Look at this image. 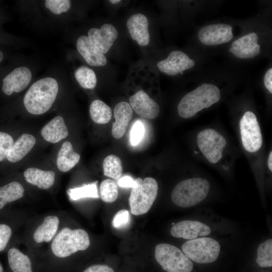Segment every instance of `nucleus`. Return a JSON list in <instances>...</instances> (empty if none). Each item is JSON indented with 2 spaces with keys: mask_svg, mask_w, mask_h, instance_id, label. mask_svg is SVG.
<instances>
[{
  "mask_svg": "<svg viewBox=\"0 0 272 272\" xmlns=\"http://www.w3.org/2000/svg\"><path fill=\"white\" fill-rule=\"evenodd\" d=\"M58 91L57 81L51 77L38 80L34 83L26 93L24 105L28 112L40 115L51 107Z\"/></svg>",
  "mask_w": 272,
  "mask_h": 272,
  "instance_id": "obj_1",
  "label": "nucleus"
},
{
  "mask_svg": "<svg viewBox=\"0 0 272 272\" xmlns=\"http://www.w3.org/2000/svg\"><path fill=\"white\" fill-rule=\"evenodd\" d=\"M221 97V91L217 86L203 83L182 97L177 105L178 113L182 118H191L219 102Z\"/></svg>",
  "mask_w": 272,
  "mask_h": 272,
  "instance_id": "obj_2",
  "label": "nucleus"
},
{
  "mask_svg": "<svg viewBox=\"0 0 272 272\" xmlns=\"http://www.w3.org/2000/svg\"><path fill=\"white\" fill-rule=\"evenodd\" d=\"M210 190L209 181L200 177H192L179 182L173 188L171 199L181 208L194 206L208 195Z\"/></svg>",
  "mask_w": 272,
  "mask_h": 272,
  "instance_id": "obj_3",
  "label": "nucleus"
},
{
  "mask_svg": "<svg viewBox=\"0 0 272 272\" xmlns=\"http://www.w3.org/2000/svg\"><path fill=\"white\" fill-rule=\"evenodd\" d=\"M90 244L89 236L86 231L64 227L54 237L51 249L55 256L65 258L78 251L86 250Z\"/></svg>",
  "mask_w": 272,
  "mask_h": 272,
  "instance_id": "obj_4",
  "label": "nucleus"
},
{
  "mask_svg": "<svg viewBox=\"0 0 272 272\" xmlns=\"http://www.w3.org/2000/svg\"><path fill=\"white\" fill-rule=\"evenodd\" d=\"M135 180V186L131 188L128 201L131 213L138 216L147 213L152 207L157 196L158 185L152 177Z\"/></svg>",
  "mask_w": 272,
  "mask_h": 272,
  "instance_id": "obj_5",
  "label": "nucleus"
},
{
  "mask_svg": "<svg viewBox=\"0 0 272 272\" xmlns=\"http://www.w3.org/2000/svg\"><path fill=\"white\" fill-rule=\"evenodd\" d=\"M155 257L158 264L167 272H191L192 261L174 245L160 243L156 245Z\"/></svg>",
  "mask_w": 272,
  "mask_h": 272,
  "instance_id": "obj_6",
  "label": "nucleus"
},
{
  "mask_svg": "<svg viewBox=\"0 0 272 272\" xmlns=\"http://www.w3.org/2000/svg\"><path fill=\"white\" fill-rule=\"evenodd\" d=\"M198 150L211 164L219 163L223 157L227 145L225 138L213 128H206L198 132L196 139Z\"/></svg>",
  "mask_w": 272,
  "mask_h": 272,
  "instance_id": "obj_7",
  "label": "nucleus"
},
{
  "mask_svg": "<svg viewBox=\"0 0 272 272\" xmlns=\"http://www.w3.org/2000/svg\"><path fill=\"white\" fill-rule=\"evenodd\" d=\"M183 252L191 260L201 264L216 261L219 257L221 245L216 240L210 237H199L184 242Z\"/></svg>",
  "mask_w": 272,
  "mask_h": 272,
  "instance_id": "obj_8",
  "label": "nucleus"
},
{
  "mask_svg": "<svg viewBox=\"0 0 272 272\" xmlns=\"http://www.w3.org/2000/svg\"><path fill=\"white\" fill-rule=\"evenodd\" d=\"M239 129L242 146L248 153L258 152L263 144V138L259 123L255 114L246 111L239 122Z\"/></svg>",
  "mask_w": 272,
  "mask_h": 272,
  "instance_id": "obj_9",
  "label": "nucleus"
},
{
  "mask_svg": "<svg viewBox=\"0 0 272 272\" xmlns=\"http://www.w3.org/2000/svg\"><path fill=\"white\" fill-rule=\"evenodd\" d=\"M233 37L232 27L226 24H215L202 27L198 33L199 41L207 45L229 42Z\"/></svg>",
  "mask_w": 272,
  "mask_h": 272,
  "instance_id": "obj_10",
  "label": "nucleus"
},
{
  "mask_svg": "<svg viewBox=\"0 0 272 272\" xmlns=\"http://www.w3.org/2000/svg\"><path fill=\"white\" fill-rule=\"evenodd\" d=\"M195 61L179 50L171 52L165 59L159 61L157 66L159 70L168 75L182 74L183 72L193 67Z\"/></svg>",
  "mask_w": 272,
  "mask_h": 272,
  "instance_id": "obj_11",
  "label": "nucleus"
},
{
  "mask_svg": "<svg viewBox=\"0 0 272 272\" xmlns=\"http://www.w3.org/2000/svg\"><path fill=\"white\" fill-rule=\"evenodd\" d=\"M211 232V229L208 225L192 220L180 221L174 224L170 231L173 237L188 240L205 237Z\"/></svg>",
  "mask_w": 272,
  "mask_h": 272,
  "instance_id": "obj_12",
  "label": "nucleus"
},
{
  "mask_svg": "<svg viewBox=\"0 0 272 272\" xmlns=\"http://www.w3.org/2000/svg\"><path fill=\"white\" fill-rule=\"evenodd\" d=\"M118 35L115 27L108 23L103 25L100 29L91 28L88 32L90 41L104 54L109 50Z\"/></svg>",
  "mask_w": 272,
  "mask_h": 272,
  "instance_id": "obj_13",
  "label": "nucleus"
},
{
  "mask_svg": "<svg viewBox=\"0 0 272 272\" xmlns=\"http://www.w3.org/2000/svg\"><path fill=\"white\" fill-rule=\"evenodd\" d=\"M129 104L138 115L145 119H154L160 113L157 103L142 90L129 98Z\"/></svg>",
  "mask_w": 272,
  "mask_h": 272,
  "instance_id": "obj_14",
  "label": "nucleus"
},
{
  "mask_svg": "<svg viewBox=\"0 0 272 272\" xmlns=\"http://www.w3.org/2000/svg\"><path fill=\"white\" fill-rule=\"evenodd\" d=\"M32 79L30 69L25 66L15 69L3 80L2 91L7 95L19 93L29 85Z\"/></svg>",
  "mask_w": 272,
  "mask_h": 272,
  "instance_id": "obj_15",
  "label": "nucleus"
},
{
  "mask_svg": "<svg viewBox=\"0 0 272 272\" xmlns=\"http://www.w3.org/2000/svg\"><path fill=\"white\" fill-rule=\"evenodd\" d=\"M258 40V36L254 32L245 35L232 43L229 51L240 58L254 57L260 51V45L257 44Z\"/></svg>",
  "mask_w": 272,
  "mask_h": 272,
  "instance_id": "obj_16",
  "label": "nucleus"
},
{
  "mask_svg": "<svg viewBox=\"0 0 272 272\" xmlns=\"http://www.w3.org/2000/svg\"><path fill=\"white\" fill-rule=\"evenodd\" d=\"M126 25L131 38L139 45L146 46L149 44V22L145 15L142 14L132 15L128 19Z\"/></svg>",
  "mask_w": 272,
  "mask_h": 272,
  "instance_id": "obj_17",
  "label": "nucleus"
},
{
  "mask_svg": "<svg viewBox=\"0 0 272 272\" xmlns=\"http://www.w3.org/2000/svg\"><path fill=\"white\" fill-rule=\"evenodd\" d=\"M77 48L89 65L101 66L106 64L105 56L91 43L87 36L81 35L78 38Z\"/></svg>",
  "mask_w": 272,
  "mask_h": 272,
  "instance_id": "obj_18",
  "label": "nucleus"
},
{
  "mask_svg": "<svg viewBox=\"0 0 272 272\" xmlns=\"http://www.w3.org/2000/svg\"><path fill=\"white\" fill-rule=\"evenodd\" d=\"M132 109L129 104L122 101L114 108L115 122L112 126V134L115 139L121 138L125 133L132 117Z\"/></svg>",
  "mask_w": 272,
  "mask_h": 272,
  "instance_id": "obj_19",
  "label": "nucleus"
},
{
  "mask_svg": "<svg viewBox=\"0 0 272 272\" xmlns=\"http://www.w3.org/2000/svg\"><path fill=\"white\" fill-rule=\"evenodd\" d=\"M41 134L46 141L54 144L66 138L69 132L63 118L57 116L42 127Z\"/></svg>",
  "mask_w": 272,
  "mask_h": 272,
  "instance_id": "obj_20",
  "label": "nucleus"
},
{
  "mask_svg": "<svg viewBox=\"0 0 272 272\" xmlns=\"http://www.w3.org/2000/svg\"><path fill=\"white\" fill-rule=\"evenodd\" d=\"M35 143L33 135L23 134L12 145L7 156V160L12 163L20 161L31 150Z\"/></svg>",
  "mask_w": 272,
  "mask_h": 272,
  "instance_id": "obj_21",
  "label": "nucleus"
},
{
  "mask_svg": "<svg viewBox=\"0 0 272 272\" xmlns=\"http://www.w3.org/2000/svg\"><path fill=\"white\" fill-rule=\"evenodd\" d=\"M55 175L52 171H44L34 167L28 168L24 173L27 182L42 189H47L53 185Z\"/></svg>",
  "mask_w": 272,
  "mask_h": 272,
  "instance_id": "obj_22",
  "label": "nucleus"
},
{
  "mask_svg": "<svg viewBox=\"0 0 272 272\" xmlns=\"http://www.w3.org/2000/svg\"><path fill=\"white\" fill-rule=\"evenodd\" d=\"M59 223V220L57 216L50 215L46 217L43 223L35 231L34 240L37 243L50 241L57 231Z\"/></svg>",
  "mask_w": 272,
  "mask_h": 272,
  "instance_id": "obj_23",
  "label": "nucleus"
},
{
  "mask_svg": "<svg viewBox=\"0 0 272 272\" xmlns=\"http://www.w3.org/2000/svg\"><path fill=\"white\" fill-rule=\"evenodd\" d=\"M80 155L75 152L71 143L65 141L63 143L57 157V166L61 172H67L78 164Z\"/></svg>",
  "mask_w": 272,
  "mask_h": 272,
  "instance_id": "obj_24",
  "label": "nucleus"
},
{
  "mask_svg": "<svg viewBox=\"0 0 272 272\" xmlns=\"http://www.w3.org/2000/svg\"><path fill=\"white\" fill-rule=\"evenodd\" d=\"M8 259L13 272H33L30 259L20 250L10 248L8 252Z\"/></svg>",
  "mask_w": 272,
  "mask_h": 272,
  "instance_id": "obj_25",
  "label": "nucleus"
},
{
  "mask_svg": "<svg viewBox=\"0 0 272 272\" xmlns=\"http://www.w3.org/2000/svg\"><path fill=\"white\" fill-rule=\"evenodd\" d=\"M24 188L17 181H13L0 187V210L8 203L23 197Z\"/></svg>",
  "mask_w": 272,
  "mask_h": 272,
  "instance_id": "obj_26",
  "label": "nucleus"
},
{
  "mask_svg": "<svg viewBox=\"0 0 272 272\" xmlns=\"http://www.w3.org/2000/svg\"><path fill=\"white\" fill-rule=\"evenodd\" d=\"M89 111L93 121L98 124L107 123L111 118L112 111L110 107L98 99L91 103Z\"/></svg>",
  "mask_w": 272,
  "mask_h": 272,
  "instance_id": "obj_27",
  "label": "nucleus"
},
{
  "mask_svg": "<svg viewBox=\"0 0 272 272\" xmlns=\"http://www.w3.org/2000/svg\"><path fill=\"white\" fill-rule=\"evenodd\" d=\"M104 175L113 180H118L122 175L123 167L119 157L115 155L106 157L103 163Z\"/></svg>",
  "mask_w": 272,
  "mask_h": 272,
  "instance_id": "obj_28",
  "label": "nucleus"
},
{
  "mask_svg": "<svg viewBox=\"0 0 272 272\" xmlns=\"http://www.w3.org/2000/svg\"><path fill=\"white\" fill-rule=\"evenodd\" d=\"M75 78L79 84L86 89H93L97 84V78L95 72L90 68L82 66L76 70Z\"/></svg>",
  "mask_w": 272,
  "mask_h": 272,
  "instance_id": "obj_29",
  "label": "nucleus"
},
{
  "mask_svg": "<svg viewBox=\"0 0 272 272\" xmlns=\"http://www.w3.org/2000/svg\"><path fill=\"white\" fill-rule=\"evenodd\" d=\"M67 194L72 200L82 198H99L98 189L96 183L85 184L81 187L69 189Z\"/></svg>",
  "mask_w": 272,
  "mask_h": 272,
  "instance_id": "obj_30",
  "label": "nucleus"
},
{
  "mask_svg": "<svg viewBox=\"0 0 272 272\" xmlns=\"http://www.w3.org/2000/svg\"><path fill=\"white\" fill-rule=\"evenodd\" d=\"M256 262L261 267L272 266V239L269 238L259 244Z\"/></svg>",
  "mask_w": 272,
  "mask_h": 272,
  "instance_id": "obj_31",
  "label": "nucleus"
},
{
  "mask_svg": "<svg viewBox=\"0 0 272 272\" xmlns=\"http://www.w3.org/2000/svg\"><path fill=\"white\" fill-rule=\"evenodd\" d=\"M100 197L103 201L107 203L115 201L118 195V189L116 182L112 179H105L100 186Z\"/></svg>",
  "mask_w": 272,
  "mask_h": 272,
  "instance_id": "obj_32",
  "label": "nucleus"
},
{
  "mask_svg": "<svg viewBox=\"0 0 272 272\" xmlns=\"http://www.w3.org/2000/svg\"><path fill=\"white\" fill-rule=\"evenodd\" d=\"M45 6L52 13L59 15L67 12L71 7V2L69 0H47Z\"/></svg>",
  "mask_w": 272,
  "mask_h": 272,
  "instance_id": "obj_33",
  "label": "nucleus"
},
{
  "mask_svg": "<svg viewBox=\"0 0 272 272\" xmlns=\"http://www.w3.org/2000/svg\"><path fill=\"white\" fill-rule=\"evenodd\" d=\"M145 128L143 122L140 120H135L131 126L130 132V142L131 145H138L144 138Z\"/></svg>",
  "mask_w": 272,
  "mask_h": 272,
  "instance_id": "obj_34",
  "label": "nucleus"
},
{
  "mask_svg": "<svg viewBox=\"0 0 272 272\" xmlns=\"http://www.w3.org/2000/svg\"><path fill=\"white\" fill-rule=\"evenodd\" d=\"M14 143L12 137L9 134L0 131V162L3 161Z\"/></svg>",
  "mask_w": 272,
  "mask_h": 272,
  "instance_id": "obj_35",
  "label": "nucleus"
},
{
  "mask_svg": "<svg viewBox=\"0 0 272 272\" xmlns=\"http://www.w3.org/2000/svg\"><path fill=\"white\" fill-rule=\"evenodd\" d=\"M130 221L129 212L122 209L116 213L112 220V226L117 229H121L126 227Z\"/></svg>",
  "mask_w": 272,
  "mask_h": 272,
  "instance_id": "obj_36",
  "label": "nucleus"
},
{
  "mask_svg": "<svg viewBox=\"0 0 272 272\" xmlns=\"http://www.w3.org/2000/svg\"><path fill=\"white\" fill-rule=\"evenodd\" d=\"M12 234L11 228L4 224H0V251L6 247Z\"/></svg>",
  "mask_w": 272,
  "mask_h": 272,
  "instance_id": "obj_37",
  "label": "nucleus"
},
{
  "mask_svg": "<svg viewBox=\"0 0 272 272\" xmlns=\"http://www.w3.org/2000/svg\"><path fill=\"white\" fill-rule=\"evenodd\" d=\"M135 180L129 175L121 176L117 180V184L125 188H133L135 186Z\"/></svg>",
  "mask_w": 272,
  "mask_h": 272,
  "instance_id": "obj_38",
  "label": "nucleus"
},
{
  "mask_svg": "<svg viewBox=\"0 0 272 272\" xmlns=\"http://www.w3.org/2000/svg\"><path fill=\"white\" fill-rule=\"evenodd\" d=\"M83 272H114L112 268L106 264H94L88 267Z\"/></svg>",
  "mask_w": 272,
  "mask_h": 272,
  "instance_id": "obj_39",
  "label": "nucleus"
},
{
  "mask_svg": "<svg viewBox=\"0 0 272 272\" xmlns=\"http://www.w3.org/2000/svg\"><path fill=\"white\" fill-rule=\"evenodd\" d=\"M263 83L265 87L272 93V68H270L265 74L263 78Z\"/></svg>",
  "mask_w": 272,
  "mask_h": 272,
  "instance_id": "obj_40",
  "label": "nucleus"
},
{
  "mask_svg": "<svg viewBox=\"0 0 272 272\" xmlns=\"http://www.w3.org/2000/svg\"><path fill=\"white\" fill-rule=\"evenodd\" d=\"M267 166L269 170L271 172L272 171V152L270 151L269 152L267 160Z\"/></svg>",
  "mask_w": 272,
  "mask_h": 272,
  "instance_id": "obj_41",
  "label": "nucleus"
},
{
  "mask_svg": "<svg viewBox=\"0 0 272 272\" xmlns=\"http://www.w3.org/2000/svg\"><path fill=\"white\" fill-rule=\"evenodd\" d=\"M109 2L111 4H116L120 3L121 1L120 0H110L109 1Z\"/></svg>",
  "mask_w": 272,
  "mask_h": 272,
  "instance_id": "obj_42",
  "label": "nucleus"
},
{
  "mask_svg": "<svg viewBox=\"0 0 272 272\" xmlns=\"http://www.w3.org/2000/svg\"><path fill=\"white\" fill-rule=\"evenodd\" d=\"M4 57L3 53L1 50H0V62L2 61Z\"/></svg>",
  "mask_w": 272,
  "mask_h": 272,
  "instance_id": "obj_43",
  "label": "nucleus"
},
{
  "mask_svg": "<svg viewBox=\"0 0 272 272\" xmlns=\"http://www.w3.org/2000/svg\"><path fill=\"white\" fill-rule=\"evenodd\" d=\"M0 272H3V267L1 263H0Z\"/></svg>",
  "mask_w": 272,
  "mask_h": 272,
  "instance_id": "obj_44",
  "label": "nucleus"
}]
</instances>
